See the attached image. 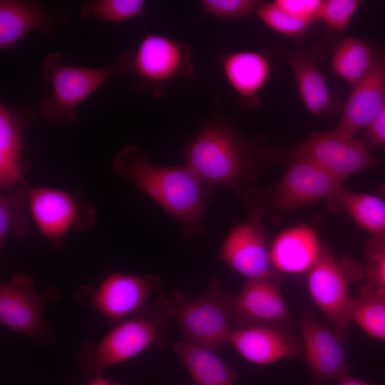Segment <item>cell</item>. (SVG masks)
Returning a JSON list of instances; mask_svg holds the SVG:
<instances>
[{
    "label": "cell",
    "instance_id": "obj_24",
    "mask_svg": "<svg viewBox=\"0 0 385 385\" xmlns=\"http://www.w3.org/2000/svg\"><path fill=\"white\" fill-rule=\"evenodd\" d=\"M329 200L346 211L371 239L385 242V201L382 198L352 192L343 186Z\"/></svg>",
    "mask_w": 385,
    "mask_h": 385
},
{
    "label": "cell",
    "instance_id": "obj_15",
    "mask_svg": "<svg viewBox=\"0 0 385 385\" xmlns=\"http://www.w3.org/2000/svg\"><path fill=\"white\" fill-rule=\"evenodd\" d=\"M279 274L247 279L240 292L232 295L233 329L258 325L290 326L289 312L282 297Z\"/></svg>",
    "mask_w": 385,
    "mask_h": 385
},
{
    "label": "cell",
    "instance_id": "obj_25",
    "mask_svg": "<svg viewBox=\"0 0 385 385\" xmlns=\"http://www.w3.org/2000/svg\"><path fill=\"white\" fill-rule=\"evenodd\" d=\"M376 55L368 42L353 36L346 37L334 49L332 71L334 76L354 86L370 71Z\"/></svg>",
    "mask_w": 385,
    "mask_h": 385
},
{
    "label": "cell",
    "instance_id": "obj_13",
    "mask_svg": "<svg viewBox=\"0 0 385 385\" xmlns=\"http://www.w3.org/2000/svg\"><path fill=\"white\" fill-rule=\"evenodd\" d=\"M302 337L303 359L312 381L319 385L348 374L344 330L304 313L297 323Z\"/></svg>",
    "mask_w": 385,
    "mask_h": 385
},
{
    "label": "cell",
    "instance_id": "obj_33",
    "mask_svg": "<svg viewBox=\"0 0 385 385\" xmlns=\"http://www.w3.org/2000/svg\"><path fill=\"white\" fill-rule=\"evenodd\" d=\"M273 2L290 15L313 22L318 18L320 0H275Z\"/></svg>",
    "mask_w": 385,
    "mask_h": 385
},
{
    "label": "cell",
    "instance_id": "obj_6",
    "mask_svg": "<svg viewBox=\"0 0 385 385\" xmlns=\"http://www.w3.org/2000/svg\"><path fill=\"white\" fill-rule=\"evenodd\" d=\"M43 78L51 85V93L39 106V113L48 125H67L78 120L76 108L114 73V65L103 68L63 63L60 51L48 53L41 61Z\"/></svg>",
    "mask_w": 385,
    "mask_h": 385
},
{
    "label": "cell",
    "instance_id": "obj_9",
    "mask_svg": "<svg viewBox=\"0 0 385 385\" xmlns=\"http://www.w3.org/2000/svg\"><path fill=\"white\" fill-rule=\"evenodd\" d=\"M343 187L342 181L309 161L292 158L279 181L256 210L271 214L278 222L285 213L322 198L333 197Z\"/></svg>",
    "mask_w": 385,
    "mask_h": 385
},
{
    "label": "cell",
    "instance_id": "obj_26",
    "mask_svg": "<svg viewBox=\"0 0 385 385\" xmlns=\"http://www.w3.org/2000/svg\"><path fill=\"white\" fill-rule=\"evenodd\" d=\"M349 319L369 336L385 341V296L361 286L358 296L352 297Z\"/></svg>",
    "mask_w": 385,
    "mask_h": 385
},
{
    "label": "cell",
    "instance_id": "obj_21",
    "mask_svg": "<svg viewBox=\"0 0 385 385\" xmlns=\"http://www.w3.org/2000/svg\"><path fill=\"white\" fill-rule=\"evenodd\" d=\"M274 53L292 69L300 97L312 115H324L339 108L340 101L329 90L312 54L284 48H276Z\"/></svg>",
    "mask_w": 385,
    "mask_h": 385
},
{
    "label": "cell",
    "instance_id": "obj_4",
    "mask_svg": "<svg viewBox=\"0 0 385 385\" xmlns=\"http://www.w3.org/2000/svg\"><path fill=\"white\" fill-rule=\"evenodd\" d=\"M117 73L134 76V88L155 98L181 80L195 76L190 44L159 34H145L135 50L117 57L113 64Z\"/></svg>",
    "mask_w": 385,
    "mask_h": 385
},
{
    "label": "cell",
    "instance_id": "obj_27",
    "mask_svg": "<svg viewBox=\"0 0 385 385\" xmlns=\"http://www.w3.org/2000/svg\"><path fill=\"white\" fill-rule=\"evenodd\" d=\"M31 186L26 180L14 191L0 197V245L8 236L24 237L27 232L29 219V195Z\"/></svg>",
    "mask_w": 385,
    "mask_h": 385
},
{
    "label": "cell",
    "instance_id": "obj_34",
    "mask_svg": "<svg viewBox=\"0 0 385 385\" xmlns=\"http://www.w3.org/2000/svg\"><path fill=\"white\" fill-rule=\"evenodd\" d=\"M362 141L368 149L380 147L385 150V105L363 130Z\"/></svg>",
    "mask_w": 385,
    "mask_h": 385
},
{
    "label": "cell",
    "instance_id": "obj_19",
    "mask_svg": "<svg viewBox=\"0 0 385 385\" xmlns=\"http://www.w3.org/2000/svg\"><path fill=\"white\" fill-rule=\"evenodd\" d=\"M384 105L385 52L380 51L368 73L353 86L336 130L354 135L366 128Z\"/></svg>",
    "mask_w": 385,
    "mask_h": 385
},
{
    "label": "cell",
    "instance_id": "obj_7",
    "mask_svg": "<svg viewBox=\"0 0 385 385\" xmlns=\"http://www.w3.org/2000/svg\"><path fill=\"white\" fill-rule=\"evenodd\" d=\"M59 291L47 287L38 292L33 278L27 273H15L0 284V322L8 329L29 337L36 342L53 344L54 326L46 320L47 304L57 302Z\"/></svg>",
    "mask_w": 385,
    "mask_h": 385
},
{
    "label": "cell",
    "instance_id": "obj_35",
    "mask_svg": "<svg viewBox=\"0 0 385 385\" xmlns=\"http://www.w3.org/2000/svg\"><path fill=\"white\" fill-rule=\"evenodd\" d=\"M337 385H372L371 384L357 379L354 376L349 375V374H345L339 379H337Z\"/></svg>",
    "mask_w": 385,
    "mask_h": 385
},
{
    "label": "cell",
    "instance_id": "obj_28",
    "mask_svg": "<svg viewBox=\"0 0 385 385\" xmlns=\"http://www.w3.org/2000/svg\"><path fill=\"white\" fill-rule=\"evenodd\" d=\"M143 0H91L84 1L79 9L82 18L118 23L142 17Z\"/></svg>",
    "mask_w": 385,
    "mask_h": 385
},
{
    "label": "cell",
    "instance_id": "obj_5",
    "mask_svg": "<svg viewBox=\"0 0 385 385\" xmlns=\"http://www.w3.org/2000/svg\"><path fill=\"white\" fill-rule=\"evenodd\" d=\"M232 295L214 276L205 291L197 297L175 289L169 297L160 299L170 319L177 321L185 340L215 351L230 344L234 331Z\"/></svg>",
    "mask_w": 385,
    "mask_h": 385
},
{
    "label": "cell",
    "instance_id": "obj_22",
    "mask_svg": "<svg viewBox=\"0 0 385 385\" xmlns=\"http://www.w3.org/2000/svg\"><path fill=\"white\" fill-rule=\"evenodd\" d=\"M320 248L314 230L299 225L282 232L275 238L270 249V261L279 274H301L311 269Z\"/></svg>",
    "mask_w": 385,
    "mask_h": 385
},
{
    "label": "cell",
    "instance_id": "obj_1",
    "mask_svg": "<svg viewBox=\"0 0 385 385\" xmlns=\"http://www.w3.org/2000/svg\"><path fill=\"white\" fill-rule=\"evenodd\" d=\"M111 172L171 215L185 238L202 234L203 216L214 188L188 165H153L140 146L128 145L115 154Z\"/></svg>",
    "mask_w": 385,
    "mask_h": 385
},
{
    "label": "cell",
    "instance_id": "obj_16",
    "mask_svg": "<svg viewBox=\"0 0 385 385\" xmlns=\"http://www.w3.org/2000/svg\"><path fill=\"white\" fill-rule=\"evenodd\" d=\"M230 344L245 359L256 365H268L287 358L303 359L302 342L288 325L235 329Z\"/></svg>",
    "mask_w": 385,
    "mask_h": 385
},
{
    "label": "cell",
    "instance_id": "obj_23",
    "mask_svg": "<svg viewBox=\"0 0 385 385\" xmlns=\"http://www.w3.org/2000/svg\"><path fill=\"white\" fill-rule=\"evenodd\" d=\"M173 349L197 385H236L239 372L214 350L186 340L175 343Z\"/></svg>",
    "mask_w": 385,
    "mask_h": 385
},
{
    "label": "cell",
    "instance_id": "obj_18",
    "mask_svg": "<svg viewBox=\"0 0 385 385\" xmlns=\"http://www.w3.org/2000/svg\"><path fill=\"white\" fill-rule=\"evenodd\" d=\"M225 81L237 96L240 106L255 108L260 104V93L271 73L267 53L249 50L228 51L215 58Z\"/></svg>",
    "mask_w": 385,
    "mask_h": 385
},
{
    "label": "cell",
    "instance_id": "obj_3",
    "mask_svg": "<svg viewBox=\"0 0 385 385\" xmlns=\"http://www.w3.org/2000/svg\"><path fill=\"white\" fill-rule=\"evenodd\" d=\"M170 319L160 299L144 304L115 327L98 342H85L78 364L89 379L102 376L106 369L128 361L150 346L167 344L166 325Z\"/></svg>",
    "mask_w": 385,
    "mask_h": 385
},
{
    "label": "cell",
    "instance_id": "obj_14",
    "mask_svg": "<svg viewBox=\"0 0 385 385\" xmlns=\"http://www.w3.org/2000/svg\"><path fill=\"white\" fill-rule=\"evenodd\" d=\"M262 214L255 210L233 227L219 250V260L247 279L278 274L273 268L262 225Z\"/></svg>",
    "mask_w": 385,
    "mask_h": 385
},
{
    "label": "cell",
    "instance_id": "obj_20",
    "mask_svg": "<svg viewBox=\"0 0 385 385\" xmlns=\"http://www.w3.org/2000/svg\"><path fill=\"white\" fill-rule=\"evenodd\" d=\"M36 118L35 111L27 106L7 107L0 103V186L3 189L15 188L25 180L23 133Z\"/></svg>",
    "mask_w": 385,
    "mask_h": 385
},
{
    "label": "cell",
    "instance_id": "obj_36",
    "mask_svg": "<svg viewBox=\"0 0 385 385\" xmlns=\"http://www.w3.org/2000/svg\"><path fill=\"white\" fill-rule=\"evenodd\" d=\"M86 385H120L118 382L109 381L103 377V376L94 377L89 379Z\"/></svg>",
    "mask_w": 385,
    "mask_h": 385
},
{
    "label": "cell",
    "instance_id": "obj_30",
    "mask_svg": "<svg viewBox=\"0 0 385 385\" xmlns=\"http://www.w3.org/2000/svg\"><path fill=\"white\" fill-rule=\"evenodd\" d=\"M364 266L365 284L370 289L385 296V242L373 239L368 241Z\"/></svg>",
    "mask_w": 385,
    "mask_h": 385
},
{
    "label": "cell",
    "instance_id": "obj_29",
    "mask_svg": "<svg viewBox=\"0 0 385 385\" xmlns=\"http://www.w3.org/2000/svg\"><path fill=\"white\" fill-rule=\"evenodd\" d=\"M259 19L268 28L282 34L299 36L312 22L296 18L272 2H261L257 8Z\"/></svg>",
    "mask_w": 385,
    "mask_h": 385
},
{
    "label": "cell",
    "instance_id": "obj_2",
    "mask_svg": "<svg viewBox=\"0 0 385 385\" xmlns=\"http://www.w3.org/2000/svg\"><path fill=\"white\" fill-rule=\"evenodd\" d=\"M259 145L248 143L239 133L217 103L210 118L187 143L182 155L184 164L207 185L242 195L254 163L262 157Z\"/></svg>",
    "mask_w": 385,
    "mask_h": 385
},
{
    "label": "cell",
    "instance_id": "obj_11",
    "mask_svg": "<svg viewBox=\"0 0 385 385\" xmlns=\"http://www.w3.org/2000/svg\"><path fill=\"white\" fill-rule=\"evenodd\" d=\"M160 279L113 273L98 286L83 285L76 290V299L98 312L109 323L117 324L138 311L150 294L160 290Z\"/></svg>",
    "mask_w": 385,
    "mask_h": 385
},
{
    "label": "cell",
    "instance_id": "obj_32",
    "mask_svg": "<svg viewBox=\"0 0 385 385\" xmlns=\"http://www.w3.org/2000/svg\"><path fill=\"white\" fill-rule=\"evenodd\" d=\"M359 4L357 0L322 1L318 18L331 29L342 30L348 26Z\"/></svg>",
    "mask_w": 385,
    "mask_h": 385
},
{
    "label": "cell",
    "instance_id": "obj_12",
    "mask_svg": "<svg viewBox=\"0 0 385 385\" xmlns=\"http://www.w3.org/2000/svg\"><path fill=\"white\" fill-rule=\"evenodd\" d=\"M291 157L309 161L341 181L379 164L362 140L337 130L311 133Z\"/></svg>",
    "mask_w": 385,
    "mask_h": 385
},
{
    "label": "cell",
    "instance_id": "obj_31",
    "mask_svg": "<svg viewBox=\"0 0 385 385\" xmlns=\"http://www.w3.org/2000/svg\"><path fill=\"white\" fill-rule=\"evenodd\" d=\"M261 1L256 0H201L205 14L219 21L242 19L256 11Z\"/></svg>",
    "mask_w": 385,
    "mask_h": 385
},
{
    "label": "cell",
    "instance_id": "obj_17",
    "mask_svg": "<svg viewBox=\"0 0 385 385\" xmlns=\"http://www.w3.org/2000/svg\"><path fill=\"white\" fill-rule=\"evenodd\" d=\"M69 21L66 11L52 10L34 1H0V50L8 51L29 33L51 36L58 24Z\"/></svg>",
    "mask_w": 385,
    "mask_h": 385
},
{
    "label": "cell",
    "instance_id": "obj_10",
    "mask_svg": "<svg viewBox=\"0 0 385 385\" xmlns=\"http://www.w3.org/2000/svg\"><path fill=\"white\" fill-rule=\"evenodd\" d=\"M29 210L42 236L56 250L62 247L70 232L88 229L96 217L95 209L88 202L46 187H31Z\"/></svg>",
    "mask_w": 385,
    "mask_h": 385
},
{
    "label": "cell",
    "instance_id": "obj_8",
    "mask_svg": "<svg viewBox=\"0 0 385 385\" xmlns=\"http://www.w3.org/2000/svg\"><path fill=\"white\" fill-rule=\"evenodd\" d=\"M364 277L363 265L349 258L338 260L321 245L318 258L309 270L307 287L315 304L335 327L344 330L351 323L349 285Z\"/></svg>",
    "mask_w": 385,
    "mask_h": 385
}]
</instances>
